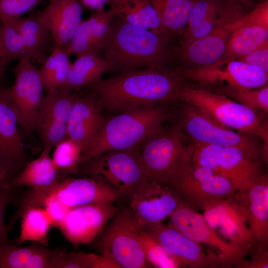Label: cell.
I'll use <instances>...</instances> for the list:
<instances>
[{
  "label": "cell",
  "mask_w": 268,
  "mask_h": 268,
  "mask_svg": "<svg viewBox=\"0 0 268 268\" xmlns=\"http://www.w3.org/2000/svg\"><path fill=\"white\" fill-rule=\"evenodd\" d=\"M221 2L231 5L238 6L250 5L254 0H219Z\"/></svg>",
  "instance_id": "c3c4849f"
},
{
  "label": "cell",
  "mask_w": 268,
  "mask_h": 268,
  "mask_svg": "<svg viewBox=\"0 0 268 268\" xmlns=\"http://www.w3.org/2000/svg\"><path fill=\"white\" fill-rule=\"evenodd\" d=\"M181 201L194 209L213 199L228 198L237 192L231 183L210 169L191 160L183 166L167 185Z\"/></svg>",
  "instance_id": "7c38bea8"
},
{
  "label": "cell",
  "mask_w": 268,
  "mask_h": 268,
  "mask_svg": "<svg viewBox=\"0 0 268 268\" xmlns=\"http://www.w3.org/2000/svg\"><path fill=\"white\" fill-rule=\"evenodd\" d=\"M231 30L225 58L238 59L268 40V24L240 17L227 24Z\"/></svg>",
  "instance_id": "83f0119b"
},
{
  "label": "cell",
  "mask_w": 268,
  "mask_h": 268,
  "mask_svg": "<svg viewBox=\"0 0 268 268\" xmlns=\"http://www.w3.org/2000/svg\"><path fill=\"white\" fill-rule=\"evenodd\" d=\"M201 209L206 223L220 236L249 253L255 241L244 211L234 196L210 200Z\"/></svg>",
  "instance_id": "5bb4252c"
},
{
  "label": "cell",
  "mask_w": 268,
  "mask_h": 268,
  "mask_svg": "<svg viewBox=\"0 0 268 268\" xmlns=\"http://www.w3.org/2000/svg\"><path fill=\"white\" fill-rule=\"evenodd\" d=\"M62 46L55 44L51 54L42 62L38 71L44 89L61 90L65 85L71 63Z\"/></svg>",
  "instance_id": "e575fe53"
},
{
  "label": "cell",
  "mask_w": 268,
  "mask_h": 268,
  "mask_svg": "<svg viewBox=\"0 0 268 268\" xmlns=\"http://www.w3.org/2000/svg\"><path fill=\"white\" fill-rule=\"evenodd\" d=\"M234 198L244 211L256 244L268 246V174L265 173L245 191L236 192Z\"/></svg>",
  "instance_id": "603a6c76"
},
{
  "label": "cell",
  "mask_w": 268,
  "mask_h": 268,
  "mask_svg": "<svg viewBox=\"0 0 268 268\" xmlns=\"http://www.w3.org/2000/svg\"><path fill=\"white\" fill-rule=\"evenodd\" d=\"M102 106L91 93L80 96L75 93L67 129L66 137L83 146L97 133L105 118Z\"/></svg>",
  "instance_id": "d4e9b609"
},
{
  "label": "cell",
  "mask_w": 268,
  "mask_h": 268,
  "mask_svg": "<svg viewBox=\"0 0 268 268\" xmlns=\"http://www.w3.org/2000/svg\"><path fill=\"white\" fill-rule=\"evenodd\" d=\"M113 203H93L70 208L57 228L75 247L91 243L118 211Z\"/></svg>",
  "instance_id": "ac0fdd59"
},
{
  "label": "cell",
  "mask_w": 268,
  "mask_h": 268,
  "mask_svg": "<svg viewBox=\"0 0 268 268\" xmlns=\"http://www.w3.org/2000/svg\"><path fill=\"white\" fill-rule=\"evenodd\" d=\"M114 191L120 198H130L148 181L142 161L140 144L104 153L80 164L78 171Z\"/></svg>",
  "instance_id": "5b68a950"
},
{
  "label": "cell",
  "mask_w": 268,
  "mask_h": 268,
  "mask_svg": "<svg viewBox=\"0 0 268 268\" xmlns=\"http://www.w3.org/2000/svg\"><path fill=\"white\" fill-rule=\"evenodd\" d=\"M129 208L141 225L162 222L181 201L168 186L147 181L130 197Z\"/></svg>",
  "instance_id": "d6986e66"
},
{
  "label": "cell",
  "mask_w": 268,
  "mask_h": 268,
  "mask_svg": "<svg viewBox=\"0 0 268 268\" xmlns=\"http://www.w3.org/2000/svg\"><path fill=\"white\" fill-rule=\"evenodd\" d=\"M230 33L226 24L207 35L180 44L176 49V59L187 65L185 67L213 64L225 58Z\"/></svg>",
  "instance_id": "cb8c5ba5"
},
{
  "label": "cell",
  "mask_w": 268,
  "mask_h": 268,
  "mask_svg": "<svg viewBox=\"0 0 268 268\" xmlns=\"http://www.w3.org/2000/svg\"><path fill=\"white\" fill-rule=\"evenodd\" d=\"M183 82L173 69L147 68L101 78L86 88L103 110L118 114L177 100V90Z\"/></svg>",
  "instance_id": "6da1fadb"
},
{
  "label": "cell",
  "mask_w": 268,
  "mask_h": 268,
  "mask_svg": "<svg viewBox=\"0 0 268 268\" xmlns=\"http://www.w3.org/2000/svg\"><path fill=\"white\" fill-rule=\"evenodd\" d=\"M111 70V64L99 56H77L71 64L67 81L61 91L70 93L86 88L101 78L104 73Z\"/></svg>",
  "instance_id": "4dcf8cb0"
},
{
  "label": "cell",
  "mask_w": 268,
  "mask_h": 268,
  "mask_svg": "<svg viewBox=\"0 0 268 268\" xmlns=\"http://www.w3.org/2000/svg\"><path fill=\"white\" fill-rule=\"evenodd\" d=\"M171 40L149 30L127 23L116 16L102 51L120 73L135 69H169L176 59Z\"/></svg>",
  "instance_id": "7a4b0ae2"
},
{
  "label": "cell",
  "mask_w": 268,
  "mask_h": 268,
  "mask_svg": "<svg viewBox=\"0 0 268 268\" xmlns=\"http://www.w3.org/2000/svg\"><path fill=\"white\" fill-rule=\"evenodd\" d=\"M238 5L219 0H195L187 25L180 34V44L188 43L234 21L241 15Z\"/></svg>",
  "instance_id": "ffe728a7"
},
{
  "label": "cell",
  "mask_w": 268,
  "mask_h": 268,
  "mask_svg": "<svg viewBox=\"0 0 268 268\" xmlns=\"http://www.w3.org/2000/svg\"><path fill=\"white\" fill-rule=\"evenodd\" d=\"M43 0H0V21L11 19L21 15L39 4Z\"/></svg>",
  "instance_id": "60d3db41"
},
{
  "label": "cell",
  "mask_w": 268,
  "mask_h": 268,
  "mask_svg": "<svg viewBox=\"0 0 268 268\" xmlns=\"http://www.w3.org/2000/svg\"><path fill=\"white\" fill-rule=\"evenodd\" d=\"M0 154H1L15 168V169L20 173L21 170L19 167L14 163L10 157L9 156L6 151L5 150L1 141H0Z\"/></svg>",
  "instance_id": "681fc988"
},
{
  "label": "cell",
  "mask_w": 268,
  "mask_h": 268,
  "mask_svg": "<svg viewBox=\"0 0 268 268\" xmlns=\"http://www.w3.org/2000/svg\"><path fill=\"white\" fill-rule=\"evenodd\" d=\"M140 147L148 181L167 185L191 160L194 143L178 127L162 128L146 138Z\"/></svg>",
  "instance_id": "8992f818"
},
{
  "label": "cell",
  "mask_w": 268,
  "mask_h": 268,
  "mask_svg": "<svg viewBox=\"0 0 268 268\" xmlns=\"http://www.w3.org/2000/svg\"><path fill=\"white\" fill-rule=\"evenodd\" d=\"M116 16L110 9L97 10L85 20H82L71 39L62 46L68 55L90 54L99 56L106 41Z\"/></svg>",
  "instance_id": "7402d4cb"
},
{
  "label": "cell",
  "mask_w": 268,
  "mask_h": 268,
  "mask_svg": "<svg viewBox=\"0 0 268 268\" xmlns=\"http://www.w3.org/2000/svg\"><path fill=\"white\" fill-rule=\"evenodd\" d=\"M171 39L185 28L195 0H149Z\"/></svg>",
  "instance_id": "d6a6232c"
},
{
  "label": "cell",
  "mask_w": 268,
  "mask_h": 268,
  "mask_svg": "<svg viewBox=\"0 0 268 268\" xmlns=\"http://www.w3.org/2000/svg\"><path fill=\"white\" fill-rule=\"evenodd\" d=\"M82 15V5L78 0H50L34 16L50 34L55 44L63 46L75 33Z\"/></svg>",
  "instance_id": "44dd1931"
},
{
  "label": "cell",
  "mask_w": 268,
  "mask_h": 268,
  "mask_svg": "<svg viewBox=\"0 0 268 268\" xmlns=\"http://www.w3.org/2000/svg\"><path fill=\"white\" fill-rule=\"evenodd\" d=\"M138 239L148 264L157 268H178L177 263L146 229L139 230Z\"/></svg>",
  "instance_id": "74e56055"
},
{
  "label": "cell",
  "mask_w": 268,
  "mask_h": 268,
  "mask_svg": "<svg viewBox=\"0 0 268 268\" xmlns=\"http://www.w3.org/2000/svg\"><path fill=\"white\" fill-rule=\"evenodd\" d=\"M168 225L196 242L215 251L226 268H240L248 253L220 236L206 223L203 216L182 201L169 216Z\"/></svg>",
  "instance_id": "4fadbf2b"
},
{
  "label": "cell",
  "mask_w": 268,
  "mask_h": 268,
  "mask_svg": "<svg viewBox=\"0 0 268 268\" xmlns=\"http://www.w3.org/2000/svg\"><path fill=\"white\" fill-rule=\"evenodd\" d=\"M191 161L225 177L237 192L245 191L265 174L262 161L235 147L194 143Z\"/></svg>",
  "instance_id": "9c48e42d"
},
{
  "label": "cell",
  "mask_w": 268,
  "mask_h": 268,
  "mask_svg": "<svg viewBox=\"0 0 268 268\" xmlns=\"http://www.w3.org/2000/svg\"><path fill=\"white\" fill-rule=\"evenodd\" d=\"M8 62L6 60L0 44V79L4 75L6 65Z\"/></svg>",
  "instance_id": "7dc6e473"
},
{
  "label": "cell",
  "mask_w": 268,
  "mask_h": 268,
  "mask_svg": "<svg viewBox=\"0 0 268 268\" xmlns=\"http://www.w3.org/2000/svg\"><path fill=\"white\" fill-rule=\"evenodd\" d=\"M177 263L179 268H226L214 252H206L200 244L162 222L142 225Z\"/></svg>",
  "instance_id": "2e32d148"
},
{
  "label": "cell",
  "mask_w": 268,
  "mask_h": 268,
  "mask_svg": "<svg viewBox=\"0 0 268 268\" xmlns=\"http://www.w3.org/2000/svg\"><path fill=\"white\" fill-rule=\"evenodd\" d=\"M41 207L46 210L53 227L56 228L64 219L70 208L52 198L44 200Z\"/></svg>",
  "instance_id": "ee69618b"
},
{
  "label": "cell",
  "mask_w": 268,
  "mask_h": 268,
  "mask_svg": "<svg viewBox=\"0 0 268 268\" xmlns=\"http://www.w3.org/2000/svg\"><path fill=\"white\" fill-rule=\"evenodd\" d=\"M169 118L168 110L156 105L118 113L105 119L97 133L83 146L80 164L107 152L140 144L161 130Z\"/></svg>",
  "instance_id": "3957f363"
},
{
  "label": "cell",
  "mask_w": 268,
  "mask_h": 268,
  "mask_svg": "<svg viewBox=\"0 0 268 268\" xmlns=\"http://www.w3.org/2000/svg\"><path fill=\"white\" fill-rule=\"evenodd\" d=\"M14 81L9 88L18 126L25 133L34 131L36 115L44 96L38 69L29 58L19 60L13 68Z\"/></svg>",
  "instance_id": "9a60e30c"
},
{
  "label": "cell",
  "mask_w": 268,
  "mask_h": 268,
  "mask_svg": "<svg viewBox=\"0 0 268 268\" xmlns=\"http://www.w3.org/2000/svg\"><path fill=\"white\" fill-rule=\"evenodd\" d=\"M267 246L256 244L251 249L253 256L249 261L245 260L240 268H268V257Z\"/></svg>",
  "instance_id": "f6af8a7d"
},
{
  "label": "cell",
  "mask_w": 268,
  "mask_h": 268,
  "mask_svg": "<svg viewBox=\"0 0 268 268\" xmlns=\"http://www.w3.org/2000/svg\"><path fill=\"white\" fill-rule=\"evenodd\" d=\"M75 93L49 89L44 95L36 115L34 131L43 149L50 151L66 137L67 125Z\"/></svg>",
  "instance_id": "e0dca14e"
},
{
  "label": "cell",
  "mask_w": 268,
  "mask_h": 268,
  "mask_svg": "<svg viewBox=\"0 0 268 268\" xmlns=\"http://www.w3.org/2000/svg\"><path fill=\"white\" fill-rule=\"evenodd\" d=\"M0 44L8 62L14 59L29 58L21 36L10 20L0 21Z\"/></svg>",
  "instance_id": "f35d334b"
},
{
  "label": "cell",
  "mask_w": 268,
  "mask_h": 268,
  "mask_svg": "<svg viewBox=\"0 0 268 268\" xmlns=\"http://www.w3.org/2000/svg\"><path fill=\"white\" fill-rule=\"evenodd\" d=\"M18 118L9 88L0 87V141L22 171L30 161L19 134Z\"/></svg>",
  "instance_id": "4316f807"
},
{
  "label": "cell",
  "mask_w": 268,
  "mask_h": 268,
  "mask_svg": "<svg viewBox=\"0 0 268 268\" xmlns=\"http://www.w3.org/2000/svg\"><path fill=\"white\" fill-rule=\"evenodd\" d=\"M175 73L183 81L191 80L204 87L254 89L267 85L268 72L237 59L224 58L211 65L178 67Z\"/></svg>",
  "instance_id": "30bf717a"
},
{
  "label": "cell",
  "mask_w": 268,
  "mask_h": 268,
  "mask_svg": "<svg viewBox=\"0 0 268 268\" xmlns=\"http://www.w3.org/2000/svg\"><path fill=\"white\" fill-rule=\"evenodd\" d=\"M141 227L131 209L124 208L118 210L92 243L101 254L110 257L120 268H147L138 239Z\"/></svg>",
  "instance_id": "ba28073f"
},
{
  "label": "cell",
  "mask_w": 268,
  "mask_h": 268,
  "mask_svg": "<svg viewBox=\"0 0 268 268\" xmlns=\"http://www.w3.org/2000/svg\"><path fill=\"white\" fill-rule=\"evenodd\" d=\"M56 199L63 204L74 207L93 203H114L120 197L112 189L88 177H66L48 189L25 191L22 199L25 208L41 207L48 198Z\"/></svg>",
  "instance_id": "8fae6325"
},
{
  "label": "cell",
  "mask_w": 268,
  "mask_h": 268,
  "mask_svg": "<svg viewBox=\"0 0 268 268\" xmlns=\"http://www.w3.org/2000/svg\"><path fill=\"white\" fill-rule=\"evenodd\" d=\"M59 251L38 243L19 246L0 240V268H54Z\"/></svg>",
  "instance_id": "484cf974"
},
{
  "label": "cell",
  "mask_w": 268,
  "mask_h": 268,
  "mask_svg": "<svg viewBox=\"0 0 268 268\" xmlns=\"http://www.w3.org/2000/svg\"><path fill=\"white\" fill-rule=\"evenodd\" d=\"M204 88L224 95L230 99L253 110L267 115L268 112V87L254 89H237L227 87Z\"/></svg>",
  "instance_id": "8d00e7d4"
},
{
  "label": "cell",
  "mask_w": 268,
  "mask_h": 268,
  "mask_svg": "<svg viewBox=\"0 0 268 268\" xmlns=\"http://www.w3.org/2000/svg\"><path fill=\"white\" fill-rule=\"evenodd\" d=\"M85 7L94 11L104 9L106 3L108 4L114 0H78Z\"/></svg>",
  "instance_id": "bcb514c9"
},
{
  "label": "cell",
  "mask_w": 268,
  "mask_h": 268,
  "mask_svg": "<svg viewBox=\"0 0 268 268\" xmlns=\"http://www.w3.org/2000/svg\"><path fill=\"white\" fill-rule=\"evenodd\" d=\"M20 219L19 235L13 243L21 245L28 241L47 246L49 233L53 225L45 209L42 207H29L23 212Z\"/></svg>",
  "instance_id": "836d02e7"
},
{
  "label": "cell",
  "mask_w": 268,
  "mask_h": 268,
  "mask_svg": "<svg viewBox=\"0 0 268 268\" xmlns=\"http://www.w3.org/2000/svg\"><path fill=\"white\" fill-rule=\"evenodd\" d=\"M83 146L65 137L53 148L51 157L62 179L78 171Z\"/></svg>",
  "instance_id": "d590c367"
},
{
  "label": "cell",
  "mask_w": 268,
  "mask_h": 268,
  "mask_svg": "<svg viewBox=\"0 0 268 268\" xmlns=\"http://www.w3.org/2000/svg\"><path fill=\"white\" fill-rule=\"evenodd\" d=\"M177 99L200 110L217 124L237 131L254 134L268 148V127L266 115L240 104L222 94L203 87H194L183 82Z\"/></svg>",
  "instance_id": "277c9868"
},
{
  "label": "cell",
  "mask_w": 268,
  "mask_h": 268,
  "mask_svg": "<svg viewBox=\"0 0 268 268\" xmlns=\"http://www.w3.org/2000/svg\"><path fill=\"white\" fill-rule=\"evenodd\" d=\"M178 127L194 143L237 147L251 158L268 164V153L259 137L221 126L193 106L186 104Z\"/></svg>",
  "instance_id": "52a82bcc"
},
{
  "label": "cell",
  "mask_w": 268,
  "mask_h": 268,
  "mask_svg": "<svg viewBox=\"0 0 268 268\" xmlns=\"http://www.w3.org/2000/svg\"><path fill=\"white\" fill-rule=\"evenodd\" d=\"M43 149L37 158L30 160L12 181L10 187H27L33 191H45L62 179L50 156Z\"/></svg>",
  "instance_id": "f546056e"
},
{
  "label": "cell",
  "mask_w": 268,
  "mask_h": 268,
  "mask_svg": "<svg viewBox=\"0 0 268 268\" xmlns=\"http://www.w3.org/2000/svg\"><path fill=\"white\" fill-rule=\"evenodd\" d=\"M22 187H9L0 188V240L8 241V229L4 224V215L7 206L16 205L22 192Z\"/></svg>",
  "instance_id": "b9f144b4"
},
{
  "label": "cell",
  "mask_w": 268,
  "mask_h": 268,
  "mask_svg": "<svg viewBox=\"0 0 268 268\" xmlns=\"http://www.w3.org/2000/svg\"><path fill=\"white\" fill-rule=\"evenodd\" d=\"M18 30L32 63H41L46 58L47 49L52 40L50 34L33 16H18L9 19Z\"/></svg>",
  "instance_id": "1f68e13d"
},
{
  "label": "cell",
  "mask_w": 268,
  "mask_h": 268,
  "mask_svg": "<svg viewBox=\"0 0 268 268\" xmlns=\"http://www.w3.org/2000/svg\"><path fill=\"white\" fill-rule=\"evenodd\" d=\"M99 255L59 250L54 268H96Z\"/></svg>",
  "instance_id": "ab89813d"
},
{
  "label": "cell",
  "mask_w": 268,
  "mask_h": 268,
  "mask_svg": "<svg viewBox=\"0 0 268 268\" xmlns=\"http://www.w3.org/2000/svg\"><path fill=\"white\" fill-rule=\"evenodd\" d=\"M110 9L124 22L149 30L172 40L164 29L158 15L149 0H114Z\"/></svg>",
  "instance_id": "f1b7e54d"
},
{
  "label": "cell",
  "mask_w": 268,
  "mask_h": 268,
  "mask_svg": "<svg viewBox=\"0 0 268 268\" xmlns=\"http://www.w3.org/2000/svg\"><path fill=\"white\" fill-rule=\"evenodd\" d=\"M237 59L268 72V40L249 53Z\"/></svg>",
  "instance_id": "7bdbcfd3"
}]
</instances>
